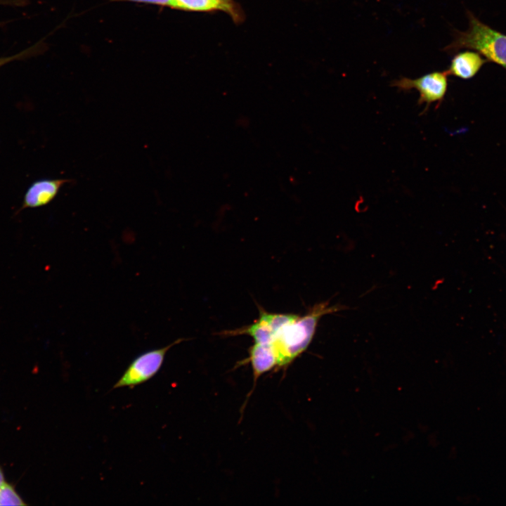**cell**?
<instances>
[{
    "label": "cell",
    "mask_w": 506,
    "mask_h": 506,
    "mask_svg": "<svg viewBox=\"0 0 506 506\" xmlns=\"http://www.w3.org/2000/svg\"><path fill=\"white\" fill-rule=\"evenodd\" d=\"M344 308L339 304L330 306L328 301H323L286 325L271 342L277 357L278 367L288 365L308 348L321 317Z\"/></svg>",
    "instance_id": "6da1fadb"
},
{
    "label": "cell",
    "mask_w": 506,
    "mask_h": 506,
    "mask_svg": "<svg viewBox=\"0 0 506 506\" xmlns=\"http://www.w3.org/2000/svg\"><path fill=\"white\" fill-rule=\"evenodd\" d=\"M467 15L469 28L465 32L456 31L453 41L444 48L445 51L472 49L506 69V35L486 25L472 13Z\"/></svg>",
    "instance_id": "7a4b0ae2"
},
{
    "label": "cell",
    "mask_w": 506,
    "mask_h": 506,
    "mask_svg": "<svg viewBox=\"0 0 506 506\" xmlns=\"http://www.w3.org/2000/svg\"><path fill=\"white\" fill-rule=\"evenodd\" d=\"M186 339H178L164 347L147 351L135 358L123 375L113 386V389L129 387L132 388L154 377L161 368L167 351Z\"/></svg>",
    "instance_id": "3957f363"
},
{
    "label": "cell",
    "mask_w": 506,
    "mask_h": 506,
    "mask_svg": "<svg viewBox=\"0 0 506 506\" xmlns=\"http://www.w3.org/2000/svg\"><path fill=\"white\" fill-rule=\"evenodd\" d=\"M447 77L446 71H434L415 79L402 77L393 80L391 86L403 91L417 90L419 92L417 103L425 104V111L431 104L436 103L438 108L442 103L448 88Z\"/></svg>",
    "instance_id": "277c9868"
},
{
    "label": "cell",
    "mask_w": 506,
    "mask_h": 506,
    "mask_svg": "<svg viewBox=\"0 0 506 506\" xmlns=\"http://www.w3.org/2000/svg\"><path fill=\"white\" fill-rule=\"evenodd\" d=\"M298 316L292 313H268L260 309L259 318L253 323L233 330H223L218 335L227 337L246 335L253 339L254 343H271L280 331Z\"/></svg>",
    "instance_id": "5b68a950"
},
{
    "label": "cell",
    "mask_w": 506,
    "mask_h": 506,
    "mask_svg": "<svg viewBox=\"0 0 506 506\" xmlns=\"http://www.w3.org/2000/svg\"><path fill=\"white\" fill-rule=\"evenodd\" d=\"M68 179H42L34 182L25 194L22 208H36L50 203Z\"/></svg>",
    "instance_id": "8992f818"
},
{
    "label": "cell",
    "mask_w": 506,
    "mask_h": 506,
    "mask_svg": "<svg viewBox=\"0 0 506 506\" xmlns=\"http://www.w3.org/2000/svg\"><path fill=\"white\" fill-rule=\"evenodd\" d=\"M171 8L194 12L221 11L228 13L235 23L242 22L245 18L242 9L236 2L228 4L218 0H171Z\"/></svg>",
    "instance_id": "52a82bcc"
},
{
    "label": "cell",
    "mask_w": 506,
    "mask_h": 506,
    "mask_svg": "<svg viewBox=\"0 0 506 506\" xmlns=\"http://www.w3.org/2000/svg\"><path fill=\"white\" fill-rule=\"evenodd\" d=\"M247 361L251 363L254 382L264 373L278 366V360L271 343H254L249 349Z\"/></svg>",
    "instance_id": "ba28073f"
},
{
    "label": "cell",
    "mask_w": 506,
    "mask_h": 506,
    "mask_svg": "<svg viewBox=\"0 0 506 506\" xmlns=\"http://www.w3.org/2000/svg\"><path fill=\"white\" fill-rule=\"evenodd\" d=\"M486 61L479 53L469 51L460 52L453 58L446 72L448 75L468 79L479 72Z\"/></svg>",
    "instance_id": "9c48e42d"
},
{
    "label": "cell",
    "mask_w": 506,
    "mask_h": 506,
    "mask_svg": "<svg viewBox=\"0 0 506 506\" xmlns=\"http://www.w3.org/2000/svg\"><path fill=\"white\" fill-rule=\"evenodd\" d=\"M25 505L13 486L6 481L1 486L0 488V506Z\"/></svg>",
    "instance_id": "30bf717a"
},
{
    "label": "cell",
    "mask_w": 506,
    "mask_h": 506,
    "mask_svg": "<svg viewBox=\"0 0 506 506\" xmlns=\"http://www.w3.org/2000/svg\"><path fill=\"white\" fill-rule=\"evenodd\" d=\"M112 1H129L138 4H152L162 7L171 6V0H111Z\"/></svg>",
    "instance_id": "8fae6325"
},
{
    "label": "cell",
    "mask_w": 506,
    "mask_h": 506,
    "mask_svg": "<svg viewBox=\"0 0 506 506\" xmlns=\"http://www.w3.org/2000/svg\"><path fill=\"white\" fill-rule=\"evenodd\" d=\"M27 51H23L19 54L12 56L10 57L0 58V67L5 65L6 63H8L12 61V60L22 58L23 56H27Z\"/></svg>",
    "instance_id": "7c38bea8"
},
{
    "label": "cell",
    "mask_w": 506,
    "mask_h": 506,
    "mask_svg": "<svg viewBox=\"0 0 506 506\" xmlns=\"http://www.w3.org/2000/svg\"><path fill=\"white\" fill-rule=\"evenodd\" d=\"M6 482L4 472L0 467V488Z\"/></svg>",
    "instance_id": "4fadbf2b"
},
{
    "label": "cell",
    "mask_w": 506,
    "mask_h": 506,
    "mask_svg": "<svg viewBox=\"0 0 506 506\" xmlns=\"http://www.w3.org/2000/svg\"><path fill=\"white\" fill-rule=\"evenodd\" d=\"M218 1L223 2V3L228 4H232L235 3L233 0H218Z\"/></svg>",
    "instance_id": "5bb4252c"
}]
</instances>
